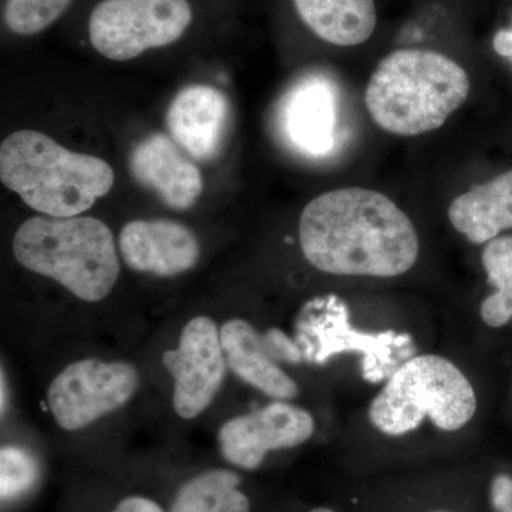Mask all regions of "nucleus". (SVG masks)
<instances>
[{"mask_svg": "<svg viewBox=\"0 0 512 512\" xmlns=\"http://www.w3.org/2000/svg\"><path fill=\"white\" fill-rule=\"evenodd\" d=\"M299 242L309 264L339 276L394 278L419 258V235L406 212L382 192L340 188L306 205Z\"/></svg>", "mask_w": 512, "mask_h": 512, "instance_id": "f257e3e1", "label": "nucleus"}, {"mask_svg": "<svg viewBox=\"0 0 512 512\" xmlns=\"http://www.w3.org/2000/svg\"><path fill=\"white\" fill-rule=\"evenodd\" d=\"M470 87L464 67L443 53L400 49L376 67L365 101L377 126L414 137L443 126L466 103Z\"/></svg>", "mask_w": 512, "mask_h": 512, "instance_id": "f03ea898", "label": "nucleus"}, {"mask_svg": "<svg viewBox=\"0 0 512 512\" xmlns=\"http://www.w3.org/2000/svg\"><path fill=\"white\" fill-rule=\"evenodd\" d=\"M0 180L32 210L70 218L109 194L114 173L99 157L67 150L39 131L22 130L0 147Z\"/></svg>", "mask_w": 512, "mask_h": 512, "instance_id": "7ed1b4c3", "label": "nucleus"}, {"mask_svg": "<svg viewBox=\"0 0 512 512\" xmlns=\"http://www.w3.org/2000/svg\"><path fill=\"white\" fill-rule=\"evenodd\" d=\"M13 255L86 302L103 301L120 275L113 234L92 217L30 218L16 231Z\"/></svg>", "mask_w": 512, "mask_h": 512, "instance_id": "20e7f679", "label": "nucleus"}, {"mask_svg": "<svg viewBox=\"0 0 512 512\" xmlns=\"http://www.w3.org/2000/svg\"><path fill=\"white\" fill-rule=\"evenodd\" d=\"M473 384L453 362L437 355L412 357L387 380L369 407L375 429L400 437L430 419L437 429L457 431L473 419Z\"/></svg>", "mask_w": 512, "mask_h": 512, "instance_id": "39448f33", "label": "nucleus"}, {"mask_svg": "<svg viewBox=\"0 0 512 512\" xmlns=\"http://www.w3.org/2000/svg\"><path fill=\"white\" fill-rule=\"evenodd\" d=\"M191 20L188 0H103L90 16V42L101 56L126 62L177 42Z\"/></svg>", "mask_w": 512, "mask_h": 512, "instance_id": "423d86ee", "label": "nucleus"}, {"mask_svg": "<svg viewBox=\"0 0 512 512\" xmlns=\"http://www.w3.org/2000/svg\"><path fill=\"white\" fill-rule=\"evenodd\" d=\"M138 386L140 375L131 363L84 359L56 376L47 392V402L62 429L80 430L121 409Z\"/></svg>", "mask_w": 512, "mask_h": 512, "instance_id": "0eeeda50", "label": "nucleus"}, {"mask_svg": "<svg viewBox=\"0 0 512 512\" xmlns=\"http://www.w3.org/2000/svg\"><path fill=\"white\" fill-rule=\"evenodd\" d=\"M163 363L174 379L175 412L185 420L195 419L214 402L227 375L221 330L207 316L191 319L178 348L167 350Z\"/></svg>", "mask_w": 512, "mask_h": 512, "instance_id": "6e6552de", "label": "nucleus"}, {"mask_svg": "<svg viewBox=\"0 0 512 512\" xmlns=\"http://www.w3.org/2000/svg\"><path fill=\"white\" fill-rule=\"evenodd\" d=\"M225 360L242 380L275 400L295 399L298 384L282 370L281 363H301V348L285 332H256L247 320L231 319L221 329Z\"/></svg>", "mask_w": 512, "mask_h": 512, "instance_id": "1a4fd4ad", "label": "nucleus"}, {"mask_svg": "<svg viewBox=\"0 0 512 512\" xmlns=\"http://www.w3.org/2000/svg\"><path fill=\"white\" fill-rule=\"evenodd\" d=\"M313 433L311 413L285 400H275L256 412L228 420L218 433V443L229 463L255 470L269 451L301 446Z\"/></svg>", "mask_w": 512, "mask_h": 512, "instance_id": "9d476101", "label": "nucleus"}, {"mask_svg": "<svg viewBox=\"0 0 512 512\" xmlns=\"http://www.w3.org/2000/svg\"><path fill=\"white\" fill-rule=\"evenodd\" d=\"M124 262L141 274L170 278L190 271L200 259V244L190 229L170 220H136L120 234Z\"/></svg>", "mask_w": 512, "mask_h": 512, "instance_id": "9b49d317", "label": "nucleus"}, {"mask_svg": "<svg viewBox=\"0 0 512 512\" xmlns=\"http://www.w3.org/2000/svg\"><path fill=\"white\" fill-rule=\"evenodd\" d=\"M130 171L173 210H188L200 198V170L163 134H151L137 144L130 156Z\"/></svg>", "mask_w": 512, "mask_h": 512, "instance_id": "f8f14e48", "label": "nucleus"}, {"mask_svg": "<svg viewBox=\"0 0 512 512\" xmlns=\"http://www.w3.org/2000/svg\"><path fill=\"white\" fill-rule=\"evenodd\" d=\"M228 120L227 97L207 84L185 87L167 111V126L175 143L200 161L220 154Z\"/></svg>", "mask_w": 512, "mask_h": 512, "instance_id": "ddd939ff", "label": "nucleus"}, {"mask_svg": "<svg viewBox=\"0 0 512 512\" xmlns=\"http://www.w3.org/2000/svg\"><path fill=\"white\" fill-rule=\"evenodd\" d=\"M326 308L328 312L315 328L320 343L316 362H326L330 356L342 352L362 353L363 377L370 383L382 382L387 375H393L399 369L393 349L409 345V336L397 335L393 330L377 335L357 332L349 323L348 308L338 298H329Z\"/></svg>", "mask_w": 512, "mask_h": 512, "instance_id": "4468645a", "label": "nucleus"}, {"mask_svg": "<svg viewBox=\"0 0 512 512\" xmlns=\"http://www.w3.org/2000/svg\"><path fill=\"white\" fill-rule=\"evenodd\" d=\"M336 101L332 87L319 77L303 80L286 96L282 124L293 147L313 157L335 146Z\"/></svg>", "mask_w": 512, "mask_h": 512, "instance_id": "2eb2a0df", "label": "nucleus"}, {"mask_svg": "<svg viewBox=\"0 0 512 512\" xmlns=\"http://www.w3.org/2000/svg\"><path fill=\"white\" fill-rule=\"evenodd\" d=\"M448 220L473 244L493 241L512 228V171L458 195L448 208Z\"/></svg>", "mask_w": 512, "mask_h": 512, "instance_id": "dca6fc26", "label": "nucleus"}, {"mask_svg": "<svg viewBox=\"0 0 512 512\" xmlns=\"http://www.w3.org/2000/svg\"><path fill=\"white\" fill-rule=\"evenodd\" d=\"M293 3L303 23L330 45H362L375 32V0H293Z\"/></svg>", "mask_w": 512, "mask_h": 512, "instance_id": "f3484780", "label": "nucleus"}, {"mask_svg": "<svg viewBox=\"0 0 512 512\" xmlns=\"http://www.w3.org/2000/svg\"><path fill=\"white\" fill-rule=\"evenodd\" d=\"M239 484L241 478L232 471H207L181 488L171 512H249L251 505Z\"/></svg>", "mask_w": 512, "mask_h": 512, "instance_id": "a211bd4d", "label": "nucleus"}, {"mask_svg": "<svg viewBox=\"0 0 512 512\" xmlns=\"http://www.w3.org/2000/svg\"><path fill=\"white\" fill-rule=\"evenodd\" d=\"M481 261L495 288L481 303V318L490 328H503L512 319V237L487 242Z\"/></svg>", "mask_w": 512, "mask_h": 512, "instance_id": "6ab92c4d", "label": "nucleus"}, {"mask_svg": "<svg viewBox=\"0 0 512 512\" xmlns=\"http://www.w3.org/2000/svg\"><path fill=\"white\" fill-rule=\"evenodd\" d=\"M70 3L72 0H8L3 16L10 32L32 36L55 23Z\"/></svg>", "mask_w": 512, "mask_h": 512, "instance_id": "aec40b11", "label": "nucleus"}, {"mask_svg": "<svg viewBox=\"0 0 512 512\" xmlns=\"http://www.w3.org/2000/svg\"><path fill=\"white\" fill-rule=\"evenodd\" d=\"M39 477L35 458L19 447H3L0 451V493L3 500L26 493Z\"/></svg>", "mask_w": 512, "mask_h": 512, "instance_id": "412c9836", "label": "nucleus"}, {"mask_svg": "<svg viewBox=\"0 0 512 512\" xmlns=\"http://www.w3.org/2000/svg\"><path fill=\"white\" fill-rule=\"evenodd\" d=\"M491 501L498 512L512 510V478L507 474H500L491 484Z\"/></svg>", "mask_w": 512, "mask_h": 512, "instance_id": "4be33fe9", "label": "nucleus"}, {"mask_svg": "<svg viewBox=\"0 0 512 512\" xmlns=\"http://www.w3.org/2000/svg\"><path fill=\"white\" fill-rule=\"evenodd\" d=\"M111 512H164L160 505L143 497H130L121 501Z\"/></svg>", "mask_w": 512, "mask_h": 512, "instance_id": "5701e85b", "label": "nucleus"}, {"mask_svg": "<svg viewBox=\"0 0 512 512\" xmlns=\"http://www.w3.org/2000/svg\"><path fill=\"white\" fill-rule=\"evenodd\" d=\"M493 45L498 55L512 59V28L500 30L494 37Z\"/></svg>", "mask_w": 512, "mask_h": 512, "instance_id": "b1692460", "label": "nucleus"}, {"mask_svg": "<svg viewBox=\"0 0 512 512\" xmlns=\"http://www.w3.org/2000/svg\"><path fill=\"white\" fill-rule=\"evenodd\" d=\"M5 376H3L2 372V414L5 413Z\"/></svg>", "mask_w": 512, "mask_h": 512, "instance_id": "393cba45", "label": "nucleus"}, {"mask_svg": "<svg viewBox=\"0 0 512 512\" xmlns=\"http://www.w3.org/2000/svg\"><path fill=\"white\" fill-rule=\"evenodd\" d=\"M311 512H336V511L330 510V508L320 507V508H315V510H312Z\"/></svg>", "mask_w": 512, "mask_h": 512, "instance_id": "a878e982", "label": "nucleus"}, {"mask_svg": "<svg viewBox=\"0 0 512 512\" xmlns=\"http://www.w3.org/2000/svg\"><path fill=\"white\" fill-rule=\"evenodd\" d=\"M431 512H450V511L439 510V511H431Z\"/></svg>", "mask_w": 512, "mask_h": 512, "instance_id": "bb28decb", "label": "nucleus"}, {"mask_svg": "<svg viewBox=\"0 0 512 512\" xmlns=\"http://www.w3.org/2000/svg\"><path fill=\"white\" fill-rule=\"evenodd\" d=\"M510 512H512V510Z\"/></svg>", "mask_w": 512, "mask_h": 512, "instance_id": "cd10ccee", "label": "nucleus"}]
</instances>
